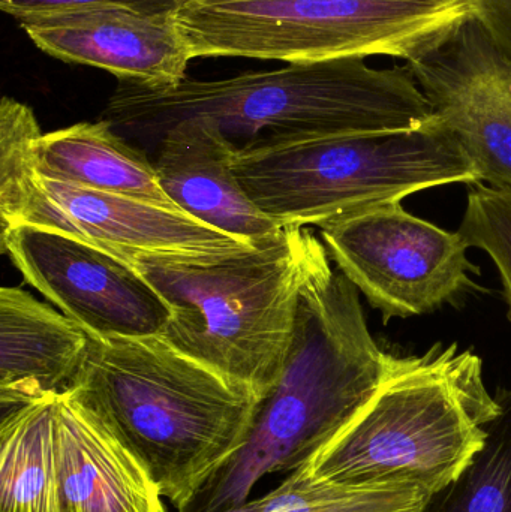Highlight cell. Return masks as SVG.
<instances>
[{"label": "cell", "mask_w": 511, "mask_h": 512, "mask_svg": "<svg viewBox=\"0 0 511 512\" xmlns=\"http://www.w3.org/2000/svg\"><path fill=\"white\" fill-rule=\"evenodd\" d=\"M432 495L411 484L354 487L318 480L300 466L272 492L233 512H426Z\"/></svg>", "instance_id": "obj_18"}, {"label": "cell", "mask_w": 511, "mask_h": 512, "mask_svg": "<svg viewBox=\"0 0 511 512\" xmlns=\"http://www.w3.org/2000/svg\"><path fill=\"white\" fill-rule=\"evenodd\" d=\"M62 512H167L143 463L71 391L57 397Z\"/></svg>", "instance_id": "obj_14"}, {"label": "cell", "mask_w": 511, "mask_h": 512, "mask_svg": "<svg viewBox=\"0 0 511 512\" xmlns=\"http://www.w3.org/2000/svg\"><path fill=\"white\" fill-rule=\"evenodd\" d=\"M29 105L3 96L0 104V221L11 230L20 215L24 195L35 176V144L41 138Z\"/></svg>", "instance_id": "obj_19"}, {"label": "cell", "mask_w": 511, "mask_h": 512, "mask_svg": "<svg viewBox=\"0 0 511 512\" xmlns=\"http://www.w3.org/2000/svg\"><path fill=\"white\" fill-rule=\"evenodd\" d=\"M327 254L372 307L392 318L425 315L473 288L468 245L459 231L438 228L386 204L320 228Z\"/></svg>", "instance_id": "obj_8"}, {"label": "cell", "mask_w": 511, "mask_h": 512, "mask_svg": "<svg viewBox=\"0 0 511 512\" xmlns=\"http://www.w3.org/2000/svg\"><path fill=\"white\" fill-rule=\"evenodd\" d=\"M69 391L143 463L174 508L243 447L261 402L161 336L90 334L86 363Z\"/></svg>", "instance_id": "obj_3"}, {"label": "cell", "mask_w": 511, "mask_h": 512, "mask_svg": "<svg viewBox=\"0 0 511 512\" xmlns=\"http://www.w3.org/2000/svg\"><path fill=\"white\" fill-rule=\"evenodd\" d=\"M27 283L101 339L161 336L171 309L120 256L53 228L21 224L0 234Z\"/></svg>", "instance_id": "obj_9"}, {"label": "cell", "mask_w": 511, "mask_h": 512, "mask_svg": "<svg viewBox=\"0 0 511 512\" xmlns=\"http://www.w3.org/2000/svg\"><path fill=\"white\" fill-rule=\"evenodd\" d=\"M359 292L324 251L303 286L284 369L245 444L176 512L239 510L263 478L308 463L374 399L398 357L375 342Z\"/></svg>", "instance_id": "obj_1"}, {"label": "cell", "mask_w": 511, "mask_h": 512, "mask_svg": "<svg viewBox=\"0 0 511 512\" xmlns=\"http://www.w3.org/2000/svg\"><path fill=\"white\" fill-rule=\"evenodd\" d=\"M473 0H192L174 18L192 57L288 65L416 59L468 18Z\"/></svg>", "instance_id": "obj_7"}, {"label": "cell", "mask_w": 511, "mask_h": 512, "mask_svg": "<svg viewBox=\"0 0 511 512\" xmlns=\"http://www.w3.org/2000/svg\"><path fill=\"white\" fill-rule=\"evenodd\" d=\"M18 24L47 56L102 69L120 83L146 89L179 86L194 59L174 15L86 6L30 15Z\"/></svg>", "instance_id": "obj_12"}, {"label": "cell", "mask_w": 511, "mask_h": 512, "mask_svg": "<svg viewBox=\"0 0 511 512\" xmlns=\"http://www.w3.org/2000/svg\"><path fill=\"white\" fill-rule=\"evenodd\" d=\"M156 146L159 183L177 209L254 248L281 233L240 185L233 167L236 147L215 128L179 123Z\"/></svg>", "instance_id": "obj_13"}, {"label": "cell", "mask_w": 511, "mask_h": 512, "mask_svg": "<svg viewBox=\"0 0 511 512\" xmlns=\"http://www.w3.org/2000/svg\"><path fill=\"white\" fill-rule=\"evenodd\" d=\"M90 333L18 286L0 289V403L3 409L72 390Z\"/></svg>", "instance_id": "obj_15"}, {"label": "cell", "mask_w": 511, "mask_h": 512, "mask_svg": "<svg viewBox=\"0 0 511 512\" xmlns=\"http://www.w3.org/2000/svg\"><path fill=\"white\" fill-rule=\"evenodd\" d=\"M476 17L511 54V0H476Z\"/></svg>", "instance_id": "obj_23"}, {"label": "cell", "mask_w": 511, "mask_h": 512, "mask_svg": "<svg viewBox=\"0 0 511 512\" xmlns=\"http://www.w3.org/2000/svg\"><path fill=\"white\" fill-rule=\"evenodd\" d=\"M191 2L192 0H0V9L18 21L30 15L86 6H114L146 15H176Z\"/></svg>", "instance_id": "obj_22"}, {"label": "cell", "mask_w": 511, "mask_h": 512, "mask_svg": "<svg viewBox=\"0 0 511 512\" xmlns=\"http://www.w3.org/2000/svg\"><path fill=\"white\" fill-rule=\"evenodd\" d=\"M233 167L252 203L281 228H324L425 189L482 183L435 114L407 131L243 147Z\"/></svg>", "instance_id": "obj_6"}, {"label": "cell", "mask_w": 511, "mask_h": 512, "mask_svg": "<svg viewBox=\"0 0 511 512\" xmlns=\"http://www.w3.org/2000/svg\"><path fill=\"white\" fill-rule=\"evenodd\" d=\"M35 170L78 188L177 209L159 183L155 162L102 119L42 134L35 144Z\"/></svg>", "instance_id": "obj_16"}, {"label": "cell", "mask_w": 511, "mask_h": 512, "mask_svg": "<svg viewBox=\"0 0 511 512\" xmlns=\"http://www.w3.org/2000/svg\"><path fill=\"white\" fill-rule=\"evenodd\" d=\"M474 3H476V0H473Z\"/></svg>", "instance_id": "obj_24"}, {"label": "cell", "mask_w": 511, "mask_h": 512, "mask_svg": "<svg viewBox=\"0 0 511 512\" xmlns=\"http://www.w3.org/2000/svg\"><path fill=\"white\" fill-rule=\"evenodd\" d=\"M434 119L408 69L362 57L297 63L170 89L120 83L102 120L122 137L156 144L183 122L215 128L236 150L275 141L407 131Z\"/></svg>", "instance_id": "obj_2"}, {"label": "cell", "mask_w": 511, "mask_h": 512, "mask_svg": "<svg viewBox=\"0 0 511 512\" xmlns=\"http://www.w3.org/2000/svg\"><path fill=\"white\" fill-rule=\"evenodd\" d=\"M405 68L488 186L511 192V54L473 17Z\"/></svg>", "instance_id": "obj_10"}, {"label": "cell", "mask_w": 511, "mask_h": 512, "mask_svg": "<svg viewBox=\"0 0 511 512\" xmlns=\"http://www.w3.org/2000/svg\"><path fill=\"white\" fill-rule=\"evenodd\" d=\"M324 251L309 228H282L258 248L216 261H125L170 306L161 337L263 399L284 369L303 286Z\"/></svg>", "instance_id": "obj_5"}, {"label": "cell", "mask_w": 511, "mask_h": 512, "mask_svg": "<svg viewBox=\"0 0 511 512\" xmlns=\"http://www.w3.org/2000/svg\"><path fill=\"white\" fill-rule=\"evenodd\" d=\"M21 224L62 231L122 259L204 262L254 249L180 210L78 188L38 173L30 180L14 227Z\"/></svg>", "instance_id": "obj_11"}, {"label": "cell", "mask_w": 511, "mask_h": 512, "mask_svg": "<svg viewBox=\"0 0 511 512\" xmlns=\"http://www.w3.org/2000/svg\"><path fill=\"white\" fill-rule=\"evenodd\" d=\"M459 233L468 248L491 256L503 282L511 312V192L474 185Z\"/></svg>", "instance_id": "obj_21"}, {"label": "cell", "mask_w": 511, "mask_h": 512, "mask_svg": "<svg viewBox=\"0 0 511 512\" xmlns=\"http://www.w3.org/2000/svg\"><path fill=\"white\" fill-rule=\"evenodd\" d=\"M57 397L3 409L0 512H62Z\"/></svg>", "instance_id": "obj_17"}, {"label": "cell", "mask_w": 511, "mask_h": 512, "mask_svg": "<svg viewBox=\"0 0 511 512\" xmlns=\"http://www.w3.org/2000/svg\"><path fill=\"white\" fill-rule=\"evenodd\" d=\"M444 493L437 512H511V436H489L486 447Z\"/></svg>", "instance_id": "obj_20"}, {"label": "cell", "mask_w": 511, "mask_h": 512, "mask_svg": "<svg viewBox=\"0 0 511 512\" xmlns=\"http://www.w3.org/2000/svg\"><path fill=\"white\" fill-rule=\"evenodd\" d=\"M501 415L480 357L456 343L435 345L398 358L374 399L305 465L327 483L411 484L434 498L486 447L488 426Z\"/></svg>", "instance_id": "obj_4"}]
</instances>
